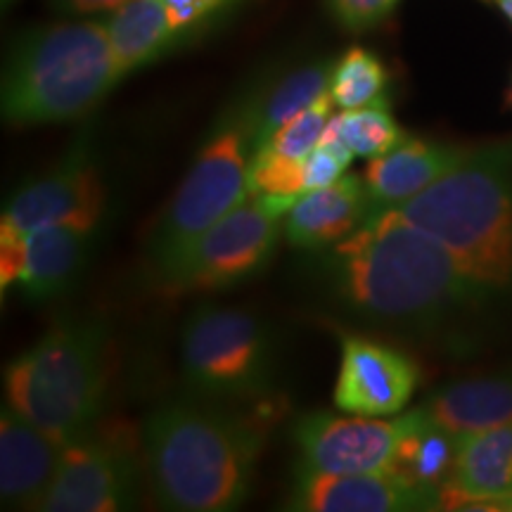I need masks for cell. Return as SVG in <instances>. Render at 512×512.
Segmentation results:
<instances>
[{
	"label": "cell",
	"instance_id": "1",
	"mask_svg": "<svg viewBox=\"0 0 512 512\" xmlns=\"http://www.w3.org/2000/svg\"><path fill=\"white\" fill-rule=\"evenodd\" d=\"M328 275L337 297L375 323L430 325L472 299L446 247L399 207L370 209L332 247Z\"/></svg>",
	"mask_w": 512,
	"mask_h": 512
},
{
	"label": "cell",
	"instance_id": "2",
	"mask_svg": "<svg viewBox=\"0 0 512 512\" xmlns=\"http://www.w3.org/2000/svg\"><path fill=\"white\" fill-rule=\"evenodd\" d=\"M143 446L152 491L164 508L228 512L252 491L264 437L233 413L171 401L147 418Z\"/></svg>",
	"mask_w": 512,
	"mask_h": 512
},
{
	"label": "cell",
	"instance_id": "3",
	"mask_svg": "<svg viewBox=\"0 0 512 512\" xmlns=\"http://www.w3.org/2000/svg\"><path fill=\"white\" fill-rule=\"evenodd\" d=\"M399 209L446 247L472 299L512 287L510 150H470L456 169Z\"/></svg>",
	"mask_w": 512,
	"mask_h": 512
},
{
	"label": "cell",
	"instance_id": "4",
	"mask_svg": "<svg viewBox=\"0 0 512 512\" xmlns=\"http://www.w3.org/2000/svg\"><path fill=\"white\" fill-rule=\"evenodd\" d=\"M119 81L105 22L36 27L17 38L5 62L3 119L10 126L81 119Z\"/></svg>",
	"mask_w": 512,
	"mask_h": 512
},
{
	"label": "cell",
	"instance_id": "5",
	"mask_svg": "<svg viewBox=\"0 0 512 512\" xmlns=\"http://www.w3.org/2000/svg\"><path fill=\"white\" fill-rule=\"evenodd\" d=\"M107 392V332L69 320L46 332L5 368L8 406L67 444L91 430Z\"/></svg>",
	"mask_w": 512,
	"mask_h": 512
},
{
	"label": "cell",
	"instance_id": "6",
	"mask_svg": "<svg viewBox=\"0 0 512 512\" xmlns=\"http://www.w3.org/2000/svg\"><path fill=\"white\" fill-rule=\"evenodd\" d=\"M254 138L249 121L238 107H230L211 128L188 176L166 204L147 240V264L159 280L204 230L221 221L249 195V166Z\"/></svg>",
	"mask_w": 512,
	"mask_h": 512
},
{
	"label": "cell",
	"instance_id": "7",
	"mask_svg": "<svg viewBox=\"0 0 512 512\" xmlns=\"http://www.w3.org/2000/svg\"><path fill=\"white\" fill-rule=\"evenodd\" d=\"M181 368L202 399H261L275 377L273 335L249 311L200 306L183 325Z\"/></svg>",
	"mask_w": 512,
	"mask_h": 512
},
{
	"label": "cell",
	"instance_id": "8",
	"mask_svg": "<svg viewBox=\"0 0 512 512\" xmlns=\"http://www.w3.org/2000/svg\"><path fill=\"white\" fill-rule=\"evenodd\" d=\"M294 197L249 192L221 221L204 230L159 283L171 292H216L252 280L271 261Z\"/></svg>",
	"mask_w": 512,
	"mask_h": 512
},
{
	"label": "cell",
	"instance_id": "9",
	"mask_svg": "<svg viewBox=\"0 0 512 512\" xmlns=\"http://www.w3.org/2000/svg\"><path fill=\"white\" fill-rule=\"evenodd\" d=\"M119 430L95 432L93 427L62 444L46 512H119L138 498L140 467Z\"/></svg>",
	"mask_w": 512,
	"mask_h": 512
},
{
	"label": "cell",
	"instance_id": "10",
	"mask_svg": "<svg viewBox=\"0 0 512 512\" xmlns=\"http://www.w3.org/2000/svg\"><path fill=\"white\" fill-rule=\"evenodd\" d=\"M406 415L394 420L366 415L309 413L294 425L302 470L325 475H356L392 467Z\"/></svg>",
	"mask_w": 512,
	"mask_h": 512
},
{
	"label": "cell",
	"instance_id": "11",
	"mask_svg": "<svg viewBox=\"0 0 512 512\" xmlns=\"http://www.w3.org/2000/svg\"><path fill=\"white\" fill-rule=\"evenodd\" d=\"M102 214L105 185L86 147L79 145L55 171L12 195L0 221V238H22L50 223L95 230Z\"/></svg>",
	"mask_w": 512,
	"mask_h": 512
},
{
	"label": "cell",
	"instance_id": "12",
	"mask_svg": "<svg viewBox=\"0 0 512 512\" xmlns=\"http://www.w3.org/2000/svg\"><path fill=\"white\" fill-rule=\"evenodd\" d=\"M420 368L403 351L363 335H342V361L335 382L339 413L392 418L413 399Z\"/></svg>",
	"mask_w": 512,
	"mask_h": 512
},
{
	"label": "cell",
	"instance_id": "13",
	"mask_svg": "<svg viewBox=\"0 0 512 512\" xmlns=\"http://www.w3.org/2000/svg\"><path fill=\"white\" fill-rule=\"evenodd\" d=\"M441 494L403 477L375 470L356 475H325L297 467L287 510L297 512H413L439 510Z\"/></svg>",
	"mask_w": 512,
	"mask_h": 512
},
{
	"label": "cell",
	"instance_id": "14",
	"mask_svg": "<svg viewBox=\"0 0 512 512\" xmlns=\"http://www.w3.org/2000/svg\"><path fill=\"white\" fill-rule=\"evenodd\" d=\"M95 230L50 223L22 238H0V285L19 287L31 299H53L74 283L86 264Z\"/></svg>",
	"mask_w": 512,
	"mask_h": 512
},
{
	"label": "cell",
	"instance_id": "15",
	"mask_svg": "<svg viewBox=\"0 0 512 512\" xmlns=\"http://www.w3.org/2000/svg\"><path fill=\"white\" fill-rule=\"evenodd\" d=\"M512 510V422L458 439L439 510Z\"/></svg>",
	"mask_w": 512,
	"mask_h": 512
},
{
	"label": "cell",
	"instance_id": "16",
	"mask_svg": "<svg viewBox=\"0 0 512 512\" xmlns=\"http://www.w3.org/2000/svg\"><path fill=\"white\" fill-rule=\"evenodd\" d=\"M62 444L5 403L0 411V503L41 510L53 484Z\"/></svg>",
	"mask_w": 512,
	"mask_h": 512
},
{
	"label": "cell",
	"instance_id": "17",
	"mask_svg": "<svg viewBox=\"0 0 512 512\" xmlns=\"http://www.w3.org/2000/svg\"><path fill=\"white\" fill-rule=\"evenodd\" d=\"M470 150L408 136L394 150L370 159L363 171L370 209L401 207L453 171Z\"/></svg>",
	"mask_w": 512,
	"mask_h": 512
},
{
	"label": "cell",
	"instance_id": "18",
	"mask_svg": "<svg viewBox=\"0 0 512 512\" xmlns=\"http://www.w3.org/2000/svg\"><path fill=\"white\" fill-rule=\"evenodd\" d=\"M370 211L363 176L344 174L339 181L309 190L287 211L283 230L290 245L299 249H330L349 238Z\"/></svg>",
	"mask_w": 512,
	"mask_h": 512
},
{
	"label": "cell",
	"instance_id": "19",
	"mask_svg": "<svg viewBox=\"0 0 512 512\" xmlns=\"http://www.w3.org/2000/svg\"><path fill=\"white\" fill-rule=\"evenodd\" d=\"M456 439L512 422V373L465 377L437 389L420 403Z\"/></svg>",
	"mask_w": 512,
	"mask_h": 512
},
{
	"label": "cell",
	"instance_id": "20",
	"mask_svg": "<svg viewBox=\"0 0 512 512\" xmlns=\"http://www.w3.org/2000/svg\"><path fill=\"white\" fill-rule=\"evenodd\" d=\"M114 64L121 79L157 62L178 43L162 0H131L105 19Z\"/></svg>",
	"mask_w": 512,
	"mask_h": 512
},
{
	"label": "cell",
	"instance_id": "21",
	"mask_svg": "<svg viewBox=\"0 0 512 512\" xmlns=\"http://www.w3.org/2000/svg\"><path fill=\"white\" fill-rule=\"evenodd\" d=\"M335 62H316L306 64L283 76L268 91L259 93L254 100L242 102V110L252 128L254 155L266 145V140L287 124L294 114H299L320 95L330 91V76Z\"/></svg>",
	"mask_w": 512,
	"mask_h": 512
},
{
	"label": "cell",
	"instance_id": "22",
	"mask_svg": "<svg viewBox=\"0 0 512 512\" xmlns=\"http://www.w3.org/2000/svg\"><path fill=\"white\" fill-rule=\"evenodd\" d=\"M456 451L458 439L418 406L415 411L406 413V430L396 448L392 470L401 472L415 484L437 489L441 494V486L448 482L453 472Z\"/></svg>",
	"mask_w": 512,
	"mask_h": 512
},
{
	"label": "cell",
	"instance_id": "23",
	"mask_svg": "<svg viewBox=\"0 0 512 512\" xmlns=\"http://www.w3.org/2000/svg\"><path fill=\"white\" fill-rule=\"evenodd\" d=\"M330 124L356 157L366 159L380 157L408 138L399 121L389 112L387 98L377 100L373 105L356 107V110L332 114Z\"/></svg>",
	"mask_w": 512,
	"mask_h": 512
},
{
	"label": "cell",
	"instance_id": "24",
	"mask_svg": "<svg viewBox=\"0 0 512 512\" xmlns=\"http://www.w3.org/2000/svg\"><path fill=\"white\" fill-rule=\"evenodd\" d=\"M389 74L375 53L366 48H351L335 62L330 76V95L339 110L373 105L384 98Z\"/></svg>",
	"mask_w": 512,
	"mask_h": 512
},
{
	"label": "cell",
	"instance_id": "25",
	"mask_svg": "<svg viewBox=\"0 0 512 512\" xmlns=\"http://www.w3.org/2000/svg\"><path fill=\"white\" fill-rule=\"evenodd\" d=\"M332 107H335V100H332L330 91L323 93L316 102H311L306 110L278 128L271 138L266 140V150L278 152V155L290 157V159H306L309 152L320 143L325 128H328L332 119ZM261 147V150H264Z\"/></svg>",
	"mask_w": 512,
	"mask_h": 512
},
{
	"label": "cell",
	"instance_id": "26",
	"mask_svg": "<svg viewBox=\"0 0 512 512\" xmlns=\"http://www.w3.org/2000/svg\"><path fill=\"white\" fill-rule=\"evenodd\" d=\"M249 192L271 197H299L306 192L304 159H290L273 150H259L249 166Z\"/></svg>",
	"mask_w": 512,
	"mask_h": 512
},
{
	"label": "cell",
	"instance_id": "27",
	"mask_svg": "<svg viewBox=\"0 0 512 512\" xmlns=\"http://www.w3.org/2000/svg\"><path fill=\"white\" fill-rule=\"evenodd\" d=\"M394 5L396 0H330L332 15L349 31L377 27L394 10Z\"/></svg>",
	"mask_w": 512,
	"mask_h": 512
},
{
	"label": "cell",
	"instance_id": "28",
	"mask_svg": "<svg viewBox=\"0 0 512 512\" xmlns=\"http://www.w3.org/2000/svg\"><path fill=\"white\" fill-rule=\"evenodd\" d=\"M162 3L166 15H169L171 27H174L178 36H183L185 31L197 29L207 19L219 15L221 10H226L235 0H162Z\"/></svg>",
	"mask_w": 512,
	"mask_h": 512
},
{
	"label": "cell",
	"instance_id": "29",
	"mask_svg": "<svg viewBox=\"0 0 512 512\" xmlns=\"http://www.w3.org/2000/svg\"><path fill=\"white\" fill-rule=\"evenodd\" d=\"M131 0H50L55 12L69 17H83V15H95V12H114L124 8Z\"/></svg>",
	"mask_w": 512,
	"mask_h": 512
},
{
	"label": "cell",
	"instance_id": "30",
	"mask_svg": "<svg viewBox=\"0 0 512 512\" xmlns=\"http://www.w3.org/2000/svg\"><path fill=\"white\" fill-rule=\"evenodd\" d=\"M496 3H498V8H501L512 22V0H496Z\"/></svg>",
	"mask_w": 512,
	"mask_h": 512
},
{
	"label": "cell",
	"instance_id": "31",
	"mask_svg": "<svg viewBox=\"0 0 512 512\" xmlns=\"http://www.w3.org/2000/svg\"><path fill=\"white\" fill-rule=\"evenodd\" d=\"M508 105H512V83H510V93H508Z\"/></svg>",
	"mask_w": 512,
	"mask_h": 512
},
{
	"label": "cell",
	"instance_id": "32",
	"mask_svg": "<svg viewBox=\"0 0 512 512\" xmlns=\"http://www.w3.org/2000/svg\"><path fill=\"white\" fill-rule=\"evenodd\" d=\"M3 3H5V5H8V3H10V0H3Z\"/></svg>",
	"mask_w": 512,
	"mask_h": 512
}]
</instances>
